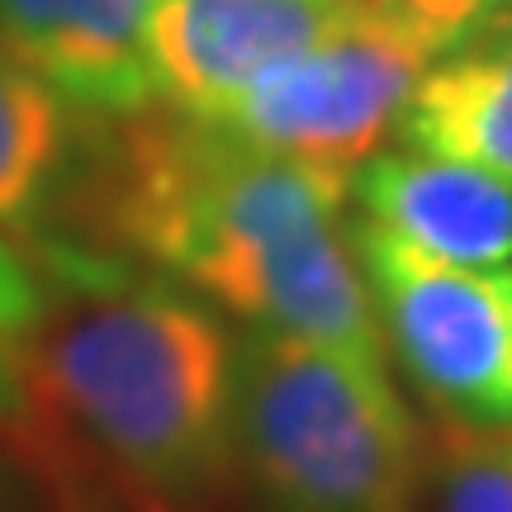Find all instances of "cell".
<instances>
[{"instance_id":"cell-9","label":"cell","mask_w":512,"mask_h":512,"mask_svg":"<svg viewBox=\"0 0 512 512\" xmlns=\"http://www.w3.org/2000/svg\"><path fill=\"white\" fill-rule=\"evenodd\" d=\"M399 128L418 152L512 181V0L427 67Z\"/></svg>"},{"instance_id":"cell-6","label":"cell","mask_w":512,"mask_h":512,"mask_svg":"<svg viewBox=\"0 0 512 512\" xmlns=\"http://www.w3.org/2000/svg\"><path fill=\"white\" fill-rule=\"evenodd\" d=\"M351 15V0H157L152 81L181 114L228 119L261 76L318 48Z\"/></svg>"},{"instance_id":"cell-7","label":"cell","mask_w":512,"mask_h":512,"mask_svg":"<svg viewBox=\"0 0 512 512\" xmlns=\"http://www.w3.org/2000/svg\"><path fill=\"white\" fill-rule=\"evenodd\" d=\"M157 0H0V43L86 119H124L157 105Z\"/></svg>"},{"instance_id":"cell-13","label":"cell","mask_w":512,"mask_h":512,"mask_svg":"<svg viewBox=\"0 0 512 512\" xmlns=\"http://www.w3.org/2000/svg\"><path fill=\"white\" fill-rule=\"evenodd\" d=\"M380 5L399 24H408L418 38H427L441 57L451 53L475 24H484L494 10H503L508 0H380Z\"/></svg>"},{"instance_id":"cell-3","label":"cell","mask_w":512,"mask_h":512,"mask_svg":"<svg viewBox=\"0 0 512 512\" xmlns=\"http://www.w3.org/2000/svg\"><path fill=\"white\" fill-rule=\"evenodd\" d=\"M233 475L266 512H413L427 437L384 361L252 328L233 347Z\"/></svg>"},{"instance_id":"cell-14","label":"cell","mask_w":512,"mask_h":512,"mask_svg":"<svg viewBox=\"0 0 512 512\" xmlns=\"http://www.w3.org/2000/svg\"><path fill=\"white\" fill-rule=\"evenodd\" d=\"M143 512H176V508H166V503H152V498H143Z\"/></svg>"},{"instance_id":"cell-10","label":"cell","mask_w":512,"mask_h":512,"mask_svg":"<svg viewBox=\"0 0 512 512\" xmlns=\"http://www.w3.org/2000/svg\"><path fill=\"white\" fill-rule=\"evenodd\" d=\"M91 124L0 43V238L24 256L62 233Z\"/></svg>"},{"instance_id":"cell-11","label":"cell","mask_w":512,"mask_h":512,"mask_svg":"<svg viewBox=\"0 0 512 512\" xmlns=\"http://www.w3.org/2000/svg\"><path fill=\"white\" fill-rule=\"evenodd\" d=\"M427 475L437 512H512V422H441L427 446Z\"/></svg>"},{"instance_id":"cell-4","label":"cell","mask_w":512,"mask_h":512,"mask_svg":"<svg viewBox=\"0 0 512 512\" xmlns=\"http://www.w3.org/2000/svg\"><path fill=\"white\" fill-rule=\"evenodd\" d=\"M351 247L370 285L389 361L413 380L441 422H512V266H446L366 223Z\"/></svg>"},{"instance_id":"cell-2","label":"cell","mask_w":512,"mask_h":512,"mask_svg":"<svg viewBox=\"0 0 512 512\" xmlns=\"http://www.w3.org/2000/svg\"><path fill=\"white\" fill-rule=\"evenodd\" d=\"M38 313L15 356V418L91 451L152 503L233 475V337L200 299L133 261L48 242L24 256Z\"/></svg>"},{"instance_id":"cell-12","label":"cell","mask_w":512,"mask_h":512,"mask_svg":"<svg viewBox=\"0 0 512 512\" xmlns=\"http://www.w3.org/2000/svg\"><path fill=\"white\" fill-rule=\"evenodd\" d=\"M38 313V280L15 242L0 238V422L15 418V356Z\"/></svg>"},{"instance_id":"cell-5","label":"cell","mask_w":512,"mask_h":512,"mask_svg":"<svg viewBox=\"0 0 512 512\" xmlns=\"http://www.w3.org/2000/svg\"><path fill=\"white\" fill-rule=\"evenodd\" d=\"M432 62L437 48L380 0H351V15L318 48L261 76L219 124L351 185L389 128H399Z\"/></svg>"},{"instance_id":"cell-1","label":"cell","mask_w":512,"mask_h":512,"mask_svg":"<svg viewBox=\"0 0 512 512\" xmlns=\"http://www.w3.org/2000/svg\"><path fill=\"white\" fill-rule=\"evenodd\" d=\"M347 195L328 171L157 100L91 124L53 242L157 271L261 332L380 356V313L342 228Z\"/></svg>"},{"instance_id":"cell-8","label":"cell","mask_w":512,"mask_h":512,"mask_svg":"<svg viewBox=\"0 0 512 512\" xmlns=\"http://www.w3.org/2000/svg\"><path fill=\"white\" fill-rule=\"evenodd\" d=\"M356 223L413 252L498 271L512 266V181H498L479 166L446 162L418 147L375 152L356 176Z\"/></svg>"}]
</instances>
